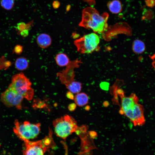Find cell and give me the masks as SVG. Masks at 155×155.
<instances>
[{
    "label": "cell",
    "mask_w": 155,
    "mask_h": 155,
    "mask_svg": "<svg viewBox=\"0 0 155 155\" xmlns=\"http://www.w3.org/2000/svg\"><path fill=\"white\" fill-rule=\"evenodd\" d=\"M118 92L121 98V114L125 115L135 126L143 125L145 123L144 108L138 103V99L137 96L132 93L126 97L123 95L122 90H120Z\"/></svg>",
    "instance_id": "1"
},
{
    "label": "cell",
    "mask_w": 155,
    "mask_h": 155,
    "mask_svg": "<svg viewBox=\"0 0 155 155\" xmlns=\"http://www.w3.org/2000/svg\"><path fill=\"white\" fill-rule=\"evenodd\" d=\"M108 16L107 13H104L100 15L94 8L87 7L82 11V20L79 25L87 29H91L95 32L102 33L107 28Z\"/></svg>",
    "instance_id": "2"
},
{
    "label": "cell",
    "mask_w": 155,
    "mask_h": 155,
    "mask_svg": "<svg viewBox=\"0 0 155 155\" xmlns=\"http://www.w3.org/2000/svg\"><path fill=\"white\" fill-rule=\"evenodd\" d=\"M82 63L81 59H78L70 61L66 69L57 74L61 83L65 85L69 91L73 93H78L82 89V84L74 80V71L75 68L78 67Z\"/></svg>",
    "instance_id": "3"
},
{
    "label": "cell",
    "mask_w": 155,
    "mask_h": 155,
    "mask_svg": "<svg viewBox=\"0 0 155 155\" xmlns=\"http://www.w3.org/2000/svg\"><path fill=\"white\" fill-rule=\"evenodd\" d=\"M53 125L56 135L63 140L75 132L78 127L75 119L68 115L56 119Z\"/></svg>",
    "instance_id": "4"
},
{
    "label": "cell",
    "mask_w": 155,
    "mask_h": 155,
    "mask_svg": "<svg viewBox=\"0 0 155 155\" xmlns=\"http://www.w3.org/2000/svg\"><path fill=\"white\" fill-rule=\"evenodd\" d=\"M31 85L29 80L23 73H20L13 76L9 87L24 98L30 100L32 99L34 95Z\"/></svg>",
    "instance_id": "5"
},
{
    "label": "cell",
    "mask_w": 155,
    "mask_h": 155,
    "mask_svg": "<svg viewBox=\"0 0 155 155\" xmlns=\"http://www.w3.org/2000/svg\"><path fill=\"white\" fill-rule=\"evenodd\" d=\"M100 38L95 33H91L74 40V44L77 51L81 54L91 53L98 50Z\"/></svg>",
    "instance_id": "6"
},
{
    "label": "cell",
    "mask_w": 155,
    "mask_h": 155,
    "mask_svg": "<svg viewBox=\"0 0 155 155\" xmlns=\"http://www.w3.org/2000/svg\"><path fill=\"white\" fill-rule=\"evenodd\" d=\"M13 131L20 139L24 142L36 137L40 131V123L32 124L25 121L23 123H20L16 120Z\"/></svg>",
    "instance_id": "7"
},
{
    "label": "cell",
    "mask_w": 155,
    "mask_h": 155,
    "mask_svg": "<svg viewBox=\"0 0 155 155\" xmlns=\"http://www.w3.org/2000/svg\"><path fill=\"white\" fill-rule=\"evenodd\" d=\"M1 98L2 102L7 107H15L18 109L22 108L24 98L9 87L1 94Z\"/></svg>",
    "instance_id": "8"
},
{
    "label": "cell",
    "mask_w": 155,
    "mask_h": 155,
    "mask_svg": "<svg viewBox=\"0 0 155 155\" xmlns=\"http://www.w3.org/2000/svg\"><path fill=\"white\" fill-rule=\"evenodd\" d=\"M24 142L25 148L22 151L24 155H43L47 150L42 140L36 142L27 140Z\"/></svg>",
    "instance_id": "9"
},
{
    "label": "cell",
    "mask_w": 155,
    "mask_h": 155,
    "mask_svg": "<svg viewBox=\"0 0 155 155\" xmlns=\"http://www.w3.org/2000/svg\"><path fill=\"white\" fill-rule=\"evenodd\" d=\"M37 42L41 48L45 49L49 46L51 44L52 40L50 36L45 33L39 34L37 38Z\"/></svg>",
    "instance_id": "10"
},
{
    "label": "cell",
    "mask_w": 155,
    "mask_h": 155,
    "mask_svg": "<svg viewBox=\"0 0 155 155\" xmlns=\"http://www.w3.org/2000/svg\"><path fill=\"white\" fill-rule=\"evenodd\" d=\"M74 99L76 104L79 106H82L87 104L89 100L88 95L83 92L77 93Z\"/></svg>",
    "instance_id": "11"
},
{
    "label": "cell",
    "mask_w": 155,
    "mask_h": 155,
    "mask_svg": "<svg viewBox=\"0 0 155 155\" xmlns=\"http://www.w3.org/2000/svg\"><path fill=\"white\" fill-rule=\"evenodd\" d=\"M107 6L110 11L114 13H119L122 10L121 4L118 0H113L109 2L107 4Z\"/></svg>",
    "instance_id": "12"
},
{
    "label": "cell",
    "mask_w": 155,
    "mask_h": 155,
    "mask_svg": "<svg viewBox=\"0 0 155 155\" xmlns=\"http://www.w3.org/2000/svg\"><path fill=\"white\" fill-rule=\"evenodd\" d=\"M55 60L57 64L60 67L67 66L70 61L67 55L62 53H58L56 55Z\"/></svg>",
    "instance_id": "13"
},
{
    "label": "cell",
    "mask_w": 155,
    "mask_h": 155,
    "mask_svg": "<svg viewBox=\"0 0 155 155\" xmlns=\"http://www.w3.org/2000/svg\"><path fill=\"white\" fill-rule=\"evenodd\" d=\"M132 49L133 51L136 53H142L145 50V44L144 42L141 40H135L133 42Z\"/></svg>",
    "instance_id": "14"
},
{
    "label": "cell",
    "mask_w": 155,
    "mask_h": 155,
    "mask_svg": "<svg viewBox=\"0 0 155 155\" xmlns=\"http://www.w3.org/2000/svg\"><path fill=\"white\" fill-rule=\"evenodd\" d=\"M28 62L27 60L23 57L17 59L15 62L16 67L19 70L26 69L28 67Z\"/></svg>",
    "instance_id": "15"
},
{
    "label": "cell",
    "mask_w": 155,
    "mask_h": 155,
    "mask_svg": "<svg viewBox=\"0 0 155 155\" xmlns=\"http://www.w3.org/2000/svg\"><path fill=\"white\" fill-rule=\"evenodd\" d=\"M15 0H1V7L7 10H10L13 7Z\"/></svg>",
    "instance_id": "16"
},
{
    "label": "cell",
    "mask_w": 155,
    "mask_h": 155,
    "mask_svg": "<svg viewBox=\"0 0 155 155\" xmlns=\"http://www.w3.org/2000/svg\"><path fill=\"white\" fill-rule=\"evenodd\" d=\"M15 28L16 30L18 31V33L25 29H28L27 27V23L26 24L23 22L18 23L16 26Z\"/></svg>",
    "instance_id": "17"
},
{
    "label": "cell",
    "mask_w": 155,
    "mask_h": 155,
    "mask_svg": "<svg viewBox=\"0 0 155 155\" xmlns=\"http://www.w3.org/2000/svg\"><path fill=\"white\" fill-rule=\"evenodd\" d=\"M29 30L27 29H25L18 33L23 37H26L29 34Z\"/></svg>",
    "instance_id": "18"
},
{
    "label": "cell",
    "mask_w": 155,
    "mask_h": 155,
    "mask_svg": "<svg viewBox=\"0 0 155 155\" xmlns=\"http://www.w3.org/2000/svg\"><path fill=\"white\" fill-rule=\"evenodd\" d=\"M100 87L102 89L107 90L108 88L109 84H107L106 82H102L100 84Z\"/></svg>",
    "instance_id": "19"
},
{
    "label": "cell",
    "mask_w": 155,
    "mask_h": 155,
    "mask_svg": "<svg viewBox=\"0 0 155 155\" xmlns=\"http://www.w3.org/2000/svg\"><path fill=\"white\" fill-rule=\"evenodd\" d=\"M76 104L74 103L70 104L68 107V109L71 111H73L76 108Z\"/></svg>",
    "instance_id": "20"
},
{
    "label": "cell",
    "mask_w": 155,
    "mask_h": 155,
    "mask_svg": "<svg viewBox=\"0 0 155 155\" xmlns=\"http://www.w3.org/2000/svg\"><path fill=\"white\" fill-rule=\"evenodd\" d=\"M22 50V46L19 45H17L15 48V51L17 53H19L21 52Z\"/></svg>",
    "instance_id": "21"
},
{
    "label": "cell",
    "mask_w": 155,
    "mask_h": 155,
    "mask_svg": "<svg viewBox=\"0 0 155 155\" xmlns=\"http://www.w3.org/2000/svg\"><path fill=\"white\" fill-rule=\"evenodd\" d=\"M66 96L69 99L73 100L74 99V97L73 93L70 91L67 92L66 94Z\"/></svg>",
    "instance_id": "22"
},
{
    "label": "cell",
    "mask_w": 155,
    "mask_h": 155,
    "mask_svg": "<svg viewBox=\"0 0 155 155\" xmlns=\"http://www.w3.org/2000/svg\"><path fill=\"white\" fill-rule=\"evenodd\" d=\"M89 133L91 138H95L97 136L96 133L94 131H90L89 132Z\"/></svg>",
    "instance_id": "23"
},
{
    "label": "cell",
    "mask_w": 155,
    "mask_h": 155,
    "mask_svg": "<svg viewBox=\"0 0 155 155\" xmlns=\"http://www.w3.org/2000/svg\"><path fill=\"white\" fill-rule=\"evenodd\" d=\"M0 146H1V145H0Z\"/></svg>",
    "instance_id": "24"
}]
</instances>
